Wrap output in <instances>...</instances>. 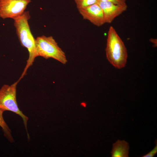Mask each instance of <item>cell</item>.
I'll list each match as a JSON object with an SVG mask.
<instances>
[{"label":"cell","mask_w":157,"mask_h":157,"mask_svg":"<svg viewBox=\"0 0 157 157\" xmlns=\"http://www.w3.org/2000/svg\"><path fill=\"white\" fill-rule=\"evenodd\" d=\"M31 17L29 11H25L18 17L14 19V25L16 33L21 45L26 48L29 57L27 63L19 80L26 74L28 69L33 64L35 58L38 56L34 38L31 31L28 20Z\"/></svg>","instance_id":"obj_1"},{"label":"cell","mask_w":157,"mask_h":157,"mask_svg":"<svg viewBox=\"0 0 157 157\" xmlns=\"http://www.w3.org/2000/svg\"><path fill=\"white\" fill-rule=\"evenodd\" d=\"M105 50L107 59L115 67L120 69L125 67L128 57L127 50L124 42L112 26L108 31Z\"/></svg>","instance_id":"obj_2"},{"label":"cell","mask_w":157,"mask_h":157,"mask_svg":"<svg viewBox=\"0 0 157 157\" xmlns=\"http://www.w3.org/2000/svg\"><path fill=\"white\" fill-rule=\"evenodd\" d=\"M35 43L38 56L46 59L53 58L63 64L67 62L65 53L52 36H38Z\"/></svg>","instance_id":"obj_3"},{"label":"cell","mask_w":157,"mask_h":157,"mask_svg":"<svg viewBox=\"0 0 157 157\" xmlns=\"http://www.w3.org/2000/svg\"><path fill=\"white\" fill-rule=\"evenodd\" d=\"M19 81L18 80L10 85H4L0 89V109L4 111L8 110L13 112L22 117L27 132L28 138L29 139L27 129L28 117L20 110L16 100L17 85Z\"/></svg>","instance_id":"obj_4"},{"label":"cell","mask_w":157,"mask_h":157,"mask_svg":"<svg viewBox=\"0 0 157 157\" xmlns=\"http://www.w3.org/2000/svg\"><path fill=\"white\" fill-rule=\"evenodd\" d=\"M31 0H0V17L14 19L25 12Z\"/></svg>","instance_id":"obj_5"},{"label":"cell","mask_w":157,"mask_h":157,"mask_svg":"<svg viewBox=\"0 0 157 157\" xmlns=\"http://www.w3.org/2000/svg\"><path fill=\"white\" fill-rule=\"evenodd\" d=\"M96 3L102 10L105 23L112 22L115 18L126 11L127 8L126 4L118 5L100 0H97Z\"/></svg>","instance_id":"obj_6"},{"label":"cell","mask_w":157,"mask_h":157,"mask_svg":"<svg viewBox=\"0 0 157 157\" xmlns=\"http://www.w3.org/2000/svg\"><path fill=\"white\" fill-rule=\"evenodd\" d=\"M78 10L83 19L88 20L94 25L100 26L105 23L102 10L97 3Z\"/></svg>","instance_id":"obj_7"},{"label":"cell","mask_w":157,"mask_h":157,"mask_svg":"<svg viewBox=\"0 0 157 157\" xmlns=\"http://www.w3.org/2000/svg\"><path fill=\"white\" fill-rule=\"evenodd\" d=\"M129 149L128 143L124 140H118L113 144L111 152L112 157H129Z\"/></svg>","instance_id":"obj_8"},{"label":"cell","mask_w":157,"mask_h":157,"mask_svg":"<svg viewBox=\"0 0 157 157\" xmlns=\"http://www.w3.org/2000/svg\"><path fill=\"white\" fill-rule=\"evenodd\" d=\"M4 111L0 109V126L2 128L5 137L11 142L14 140L12 136L11 131L5 121L3 116Z\"/></svg>","instance_id":"obj_9"},{"label":"cell","mask_w":157,"mask_h":157,"mask_svg":"<svg viewBox=\"0 0 157 157\" xmlns=\"http://www.w3.org/2000/svg\"><path fill=\"white\" fill-rule=\"evenodd\" d=\"M78 9L96 3L97 0H74Z\"/></svg>","instance_id":"obj_10"},{"label":"cell","mask_w":157,"mask_h":157,"mask_svg":"<svg viewBox=\"0 0 157 157\" xmlns=\"http://www.w3.org/2000/svg\"><path fill=\"white\" fill-rule=\"evenodd\" d=\"M102 1H107L111 2L113 3L121 5L126 4V0H100Z\"/></svg>","instance_id":"obj_11"},{"label":"cell","mask_w":157,"mask_h":157,"mask_svg":"<svg viewBox=\"0 0 157 157\" xmlns=\"http://www.w3.org/2000/svg\"><path fill=\"white\" fill-rule=\"evenodd\" d=\"M156 146L154 148L151 150L150 152H149L150 154H151L153 156L156 154L157 152V140H156L155 142Z\"/></svg>","instance_id":"obj_12"},{"label":"cell","mask_w":157,"mask_h":157,"mask_svg":"<svg viewBox=\"0 0 157 157\" xmlns=\"http://www.w3.org/2000/svg\"><path fill=\"white\" fill-rule=\"evenodd\" d=\"M150 41L154 44V46L156 47L157 46V39L151 38L149 40Z\"/></svg>","instance_id":"obj_13"},{"label":"cell","mask_w":157,"mask_h":157,"mask_svg":"<svg viewBox=\"0 0 157 157\" xmlns=\"http://www.w3.org/2000/svg\"><path fill=\"white\" fill-rule=\"evenodd\" d=\"M153 156L149 153H148L147 154L142 156V157H153Z\"/></svg>","instance_id":"obj_14"}]
</instances>
